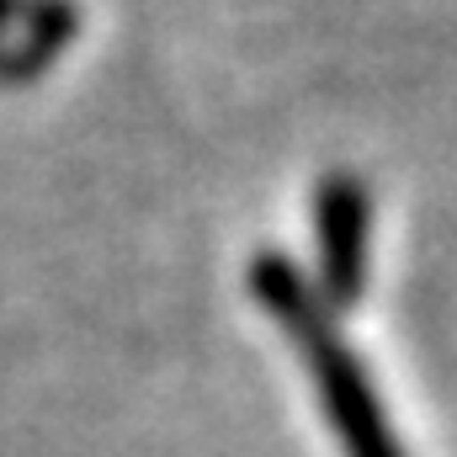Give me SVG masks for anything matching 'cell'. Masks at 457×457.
<instances>
[{"label":"cell","instance_id":"obj_1","mask_svg":"<svg viewBox=\"0 0 457 457\" xmlns=\"http://www.w3.org/2000/svg\"><path fill=\"white\" fill-rule=\"evenodd\" d=\"M250 293L266 303V314L277 320V330L298 345L314 388H320V410L336 426L345 457H404L394 442V426L356 361V351L341 341L330 309L309 293V282L293 271L287 255H255L250 261Z\"/></svg>","mask_w":457,"mask_h":457},{"label":"cell","instance_id":"obj_3","mask_svg":"<svg viewBox=\"0 0 457 457\" xmlns=\"http://www.w3.org/2000/svg\"><path fill=\"white\" fill-rule=\"evenodd\" d=\"M16 27H21V37L0 48V80H27V75L48 70V59L75 37V5L70 0L21 5Z\"/></svg>","mask_w":457,"mask_h":457},{"label":"cell","instance_id":"obj_4","mask_svg":"<svg viewBox=\"0 0 457 457\" xmlns=\"http://www.w3.org/2000/svg\"><path fill=\"white\" fill-rule=\"evenodd\" d=\"M16 11H21V0H0V32L16 21Z\"/></svg>","mask_w":457,"mask_h":457},{"label":"cell","instance_id":"obj_2","mask_svg":"<svg viewBox=\"0 0 457 457\" xmlns=\"http://www.w3.org/2000/svg\"><path fill=\"white\" fill-rule=\"evenodd\" d=\"M314 245H320V282L330 309H351L367 282V187L356 176H325L314 203Z\"/></svg>","mask_w":457,"mask_h":457}]
</instances>
